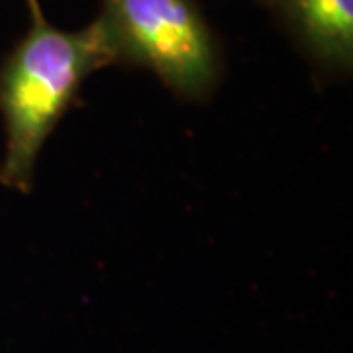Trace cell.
Wrapping results in <instances>:
<instances>
[{
  "label": "cell",
  "instance_id": "277c9868",
  "mask_svg": "<svg viewBox=\"0 0 353 353\" xmlns=\"http://www.w3.org/2000/svg\"><path fill=\"white\" fill-rule=\"evenodd\" d=\"M257 2H261L263 6H267V0H257Z\"/></svg>",
  "mask_w": 353,
  "mask_h": 353
},
{
  "label": "cell",
  "instance_id": "7a4b0ae2",
  "mask_svg": "<svg viewBox=\"0 0 353 353\" xmlns=\"http://www.w3.org/2000/svg\"><path fill=\"white\" fill-rule=\"evenodd\" d=\"M99 20L116 65L152 71L176 97L206 99L222 73V51L196 0H102Z\"/></svg>",
  "mask_w": 353,
  "mask_h": 353
},
{
  "label": "cell",
  "instance_id": "3957f363",
  "mask_svg": "<svg viewBox=\"0 0 353 353\" xmlns=\"http://www.w3.org/2000/svg\"><path fill=\"white\" fill-rule=\"evenodd\" d=\"M310 61L326 73L353 67V0H267Z\"/></svg>",
  "mask_w": 353,
  "mask_h": 353
},
{
  "label": "cell",
  "instance_id": "6da1fadb",
  "mask_svg": "<svg viewBox=\"0 0 353 353\" xmlns=\"http://www.w3.org/2000/svg\"><path fill=\"white\" fill-rule=\"evenodd\" d=\"M30 26L0 63V114L6 152L0 183L28 194L38 155L67 110L77 104L88 75L116 65L110 38L97 18L65 32L51 24L39 0H26Z\"/></svg>",
  "mask_w": 353,
  "mask_h": 353
}]
</instances>
